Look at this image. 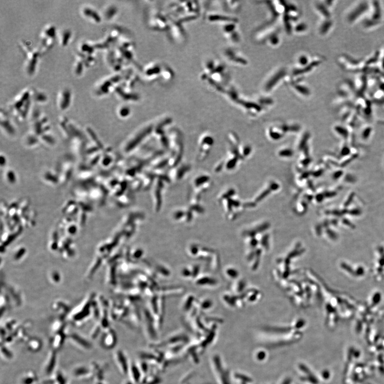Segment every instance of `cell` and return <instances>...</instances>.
Returning a JSON list of instances; mask_svg holds the SVG:
<instances>
[{
  "instance_id": "6da1fadb",
  "label": "cell",
  "mask_w": 384,
  "mask_h": 384,
  "mask_svg": "<svg viewBox=\"0 0 384 384\" xmlns=\"http://www.w3.org/2000/svg\"><path fill=\"white\" fill-rule=\"evenodd\" d=\"M241 235L247 265L251 272H256L272 247L273 235L271 226L266 223L254 224L244 229Z\"/></svg>"
},
{
  "instance_id": "7a4b0ae2",
  "label": "cell",
  "mask_w": 384,
  "mask_h": 384,
  "mask_svg": "<svg viewBox=\"0 0 384 384\" xmlns=\"http://www.w3.org/2000/svg\"><path fill=\"white\" fill-rule=\"evenodd\" d=\"M229 277L234 280L225 297L226 302L229 306L240 308L257 303L261 299V291L250 286L244 278L241 277L239 272Z\"/></svg>"
},
{
  "instance_id": "3957f363",
  "label": "cell",
  "mask_w": 384,
  "mask_h": 384,
  "mask_svg": "<svg viewBox=\"0 0 384 384\" xmlns=\"http://www.w3.org/2000/svg\"><path fill=\"white\" fill-rule=\"evenodd\" d=\"M305 248L302 242L296 241L277 258L273 269V275L279 284L284 281L297 268L295 265L303 256Z\"/></svg>"
},
{
  "instance_id": "277c9868",
  "label": "cell",
  "mask_w": 384,
  "mask_h": 384,
  "mask_svg": "<svg viewBox=\"0 0 384 384\" xmlns=\"http://www.w3.org/2000/svg\"><path fill=\"white\" fill-rule=\"evenodd\" d=\"M56 30L53 26H48L44 28L41 37L40 53H46V51L51 48L56 38Z\"/></svg>"
},
{
  "instance_id": "5b68a950",
  "label": "cell",
  "mask_w": 384,
  "mask_h": 384,
  "mask_svg": "<svg viewBox=\"0 0 384 384\" xmlns=\"http://www.w3.org/2000/svg\"><path fill=\"white\" fill-rule=\"evenodd\" d=\"M71 101V93L68 89H64L58 96V105L61 109H65L69 106Z\"/></svg>"
},
{
  "instance_id": "8992f818",
  "label": "cell",
  "mask_w": 384,
  "mask_h": 384,
  "mask_svg": "<svg viewBox=\"0 0 384 384\" xmlns=\"http://www.w3.org/2000/svg\"><path fill=\"white\" fill-rule=\"evenodd\" d=\"M82 13L84 17L89 19L93 22L99 23L101 21V18L98 13L95 9L86 6L82 10Z\"/></svg>"
},
{
  "instance_id": "52a82bcc",
  "label": "cell",
  "mask_w": 384,
  "mask_h": 384,
  "mask_svg": "<svg viewBox=\"0 0 384 384\" xmlns=\"http://www.w3.org/2000/svg\"><path fill=\"white\" fill-rule=\"evenodd\" d=\"M56 359V358L55 357V353L51 352L49 354L48 357L46 358L44 363L43 368L44 372L46 374H50L51 372H52L51 371L53 370L55 366Z\"/></svg>"
},
{
  "instance_id": "ba28073f",
  "label": "cell",
  "mask_w": 384,
  "mask_h": 384,
  "mask_svg": "<svg viewBox=\"0 0 384 384\" xmlns=\"http://www.w3.org/2000/svg\"><path fill=\"white\" fill-rule=\"evenodd\" d=\"M38 380V377L33 372L30 371L25 373L21 376L19 380L20 384H35Z\"/></svg>"
},
{
  "instance_id": "9c48e42d",
  "label": "cell",
  "mask_w": 384,
  "mask_h": 384,
  "mask_svg": "<svg viewBox=\"0 0 384 384\" xmlns=\"http://www.w3.org/2000/svg\"><path fill=\"white\" fill-rule=\"evenodd\" d=\"M70 339H71V341L73 342L74 344L77 345L78 346L82 347V349H86L90 348V344L88 342V341H86V339H84V338L81 337L79 336H78V335L71 336L70 337Z\"/></svg>"
},
{
  "instance_id": "30bf717a",
  "label": "cell",
  "mask_w": 384,
  "mask_h": 384,
  "mask_svg": "<svg viewBox=\"0 0 384 384\" xmlns=\"http://www.w3.org/2000/svg\"><path fill=\"white\" fill-rule=\"evenodd\" d=\"M115 336L112 334H107L104 337H102L101 339V345H103L104 346L106 347H111L113 346L115 341L116 342V339H115Z\"/></svg>"
},
{
  "instance_id": "8fae6325",
  "label": "cell",
  "mask_w": 384,
  "mask_h": 384,
  "mask_svg": "<svg viewBox=\"0 0 384 384\" xmlns=\"http://www.w3.org/2000/svg\"><path fill=\"white\" fill-rule=\"evenodd\" d=\"M65 338V337H64L63 336H62L60 334L57 335L53 340V349H60L62 346Z\"/></svg>"
},
{
  "instance_id": "7c38bea8",
  "label": "cell",
  "mask_w": 384,
  "mask_h": 384,
  "mask_svg": "<svg viewBox=\"0 0 384 384\" xmlns=\"http://www.w3.org/2000/svg\"><path fill=\"white\" fill-rule=\"evenodd\" d=\"M71 37V32L69 30H65L61 33L60 43L61 46H65L67 45L69 42V40Z\"/></svg>"
},
{
  "instance_id": "4fadbf2b",
  "label": "cell",
  "mask_w": 384,
  "mask_h": 384,
  "mask_svg": "<svg viewBox=\"0 0 384 384\" xmlns=\"http://www.w3.org/2000/svg\"><path fill=\"white\" fill-rule=\"evenodd\" d=\"M32 96L38 102H44L46 100V96L44 95L43 93H40V92L34 93V91H33Z\"/></svg>"
},
{
  "instance_id": "5bb4252c",
  "label": "cell",
  "mask_w": 384,
  "mask_h": 384,
  "mask_svg": "<svg viewBox=\"0 0 384 384\" xmlns=\"http://www.w3.org/2000/svg\"><path fill=\"white\" fill-rule=\"evenodd\" d=\"M40 341L38 339H33L31 340L28 344V347L31 351H38L40 346Z\"/></svg>"
}]
</instances>
